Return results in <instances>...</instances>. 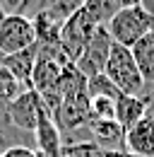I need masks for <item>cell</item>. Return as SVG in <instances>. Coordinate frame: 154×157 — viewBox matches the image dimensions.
Wrapping results in <instances>:
<instances>
[{
	"label": "cell",
	"mask_w": 154,
	"mask_h": 157,
	"mask_svg": "<svg viewBox=\"0 0 154 157\" xmlns=\"http://www.w3.org/2000/svg\"><path fill=\"white\" fill-rule=\"evenodd\" d=\"M106 29H108L113 44L133 48L140 39H145L147 34H154V12H149L145 5L118 10L116 17L106 24Z\"/></svg>",
	"instance_id": "cell-1"
},
{
	"label": "cell",
	"mask_w": 154,
	"mask_h": 157,
	"mask_svg": "<svg viewBox=\"0 0 154 157\" xmlns=\"http://www.w3.org/2000/svg\"><path fill=\"white\" fill-rule=\"evenodd\" d=\"M104 73H106L108 80L120 90V94L142 97V92H145V80L140 75V68H137V63H135V58H133V51H130L128 46L113 44Z\"/></svg>",
	"instance_id": "cell-2"
},
{
	"label": "cell",
	"mask_w": 154,
	"mask_h": 157,
	"mask_svg": "<svg viewBox=\"0 0 154 157\" xmlns=\"http://www.w3.org/2000/svg\"><path fill=\"white\" fill-rule=\"evenodd\" d=\"M36 46V27L34 20L27 15L7 12V17L0 24V51L2 56H12L19 51H27Z\"/></svg>",
	"instance_id": "cell-3"
},
{
	"label": "cell",
	"mask_w": 154,
	"mask_h": 157,
	"mask_svg": "<svg viewBox=\"0 0 154 157\" xmlns=\"http://www.w3.org/2000/svg\"><path fill=\"white\" fill-rule=\"evenodd\" d=\"M96 29H99V24L89 20V15L84 10H77L70 20H65L63 29H60V48L70 63H77V58L82 56V51L92 41Z\"/></svg>",
	"instance_id": "cell-4"
},
{
	"label": "cell",
	"mask_w": 154,
	"mask_h": 157,
	"mask_svg": "<svg viewBox=\"0 0 154 157\" xmlns=\"http://www.w3.org/2000/svg\"><path fill=\"white\" fill-rule=\"evenodd\" d=\"M111 48H113V39L108 34L106 27H99L94 32L92 41L87 44V48L82 51V56L77 58V70L84 75V78H94L99 73H104L106 63H108V56H111Z\"/></svg>",
	"instance_id": "cell-5"
},
{
	"label": "cell",
	"mask_w": 154,
	"mask_h": 157,
	"mask_svg": "<svg viewBox=\"0 0 154 157\" xmlns=\"http://www.w3.org/2000/svg\"><path fill=\"white\" fill-rule=\"evenodd\" d=\"M34 145H36V152L41 157H63L65 155V145H63V133L58 128L56 118L51 116V111L41 109L38 114V123L36 131H34Z\"/></svg>",
	"instance_id": "cell-6"
},
{
	"label": "cell",
	"mask_w": 154,
	"mask_h": 157,
	"mask_svg": "<svg viewBox=\"0 0 154 157\" xmlns=\"http://www.w3.org/2000/svg\"><path fill=\"white\" fill-rule=\"evenodd\" d=\"M41 109H43L41 94H38L36 90H27V92H22L15 101H10V118H12V123L17 126L19 131L34 136Z\"/></svg>",
	"instance_id": "cell-7"
},
{
	"label": "cell",
	"mask_w": 154,
	"mask_h": 157,
	"mask_svg": "<svg viewBox=\"0 0 154 157\" xmlns=\"http://www.w3.org/2000/svg\"><path fill=\"white\" fill-rule=\"evenodd\" d=\"M125 152L133 157H154V109L147 106V116L125 133Z\"/></svg>",
	"instance_id": "cell-8"
},
{
	"label": "cell",
	"mask_w": 154,
	"mask_h": 157,
	"mask_svg": "<svg viewBox=\"0 0 154 157\" xmlns=\"http://www.w3.org/2000/svg\"><path fill=\"white\" fill-rule=\"evenodd\" d=\"M89 138L99 147L116 150V152H125V128L116 118L89 121Z\"/></svg>",
	"instance_id": "cell-9"
},
{
	"label": "cell",
	"mask_w": 154,
	"mask_h": 157,
	"mask_svg": "<svg viewBox=\"0 0 154 157\" xmlns=\"http://www.w3.org/2000/svg\"><path fill=\"white\" fill-rule=\"evenodd\" d=\"M38 58V44L27 48V51H19V53H12V56H5L0 65H5L15 78L31 90V75H34V65H36Z\"/></svg>",
	"instance_id": "cell-10"
},
{
	"label": "cell",
	"mask_w": 154,
	"mask_h": 157,
	"mask_svg": "<svg viewBox=\"0 0 154 157\" xmlns=\"http://www.w3.org/2000/svg\"><path fill=\"white\" fill-rule=\"evenodd\" d=\"M147 116V101L142 97H130V94H120L116 99V121L125 128V133L133 128L137 121Z\"/></svg>",
	"instance_id": "cell-11"
},
{
	"label": "cell",
	"mask_w": 154,
	"mask_h": 157,
	"mask_svg": "<svg viewBox=\"0 0 154 157\" xmlns=\"http://www.w3.org/2000/svg\"><path fill=\"white\" fill-rule=\"evenodd\" d=\"M29 138H34V136L19 131L17 126L12 123V118H10V104L0 101V152H5L7 147H15V145H27Z\"/></svg>",
	"instance_id": "cell-12"
},
{
	"label": "cell",
	"mask_w": 154,
	"mask_h": 157,
	"mask_svg": "<svg viewBox=\"0 0 154 157\" xmlns=\"http://www.w3.org/2000/svg\"><path fill=\"white\" fill-rule=\"evenodd\" d=\"M130 51L145 85H154V34H147L145 39H140Z\"/></svg>",
	"instance_id": "cell-13"
},
{
	"label": "cell",
	"mask_w": 154,
	"mask_h": 157,
	"mask_svg": "<svg viewBox=\"0 0 154 157\" xmlns=\"http://www.w3.org/2000/svg\"><path fill=\"white\" fill-rule=\"evenodd\" d=\"M84 0H36V12H48L58 22H65L82 10Z\"/></svg>",
	"instance_id": "cell-14"
},
{
	"label": "cell",
	"mask_w": 154,
	"mask_h": 157,
	"mask_svg": "<svg viewBox=\"0 0 154 157\" xmlns=\"http://www.w3.org/2000/svg\"><path fill=\"white\" fill-rule=\"evenodd\" d=\"M82 10L89 15V20L94 22V24L106 27V24L116 17L118 5H116V0H84Z\"/></svg>",
	"instance_id": "cell-15"
},
{
	"label": "cell",
	"mask_w": 154,
	"mask_h": 157,
	"mask_svg": "<svg viewBox=\"0 0 154 157\" xmlns=\"http://www.w3.org/2000/svg\"><path fill=\"white\" fill-rule=\"evenodd\" d=\"M87 94H89V99H92V97L118 99V97H120V90H118L113 82L108 80L106 73H99V75H94V78L87 80Z\"/></svg>",
	"instance_id": "cell-16"
},
{
	"label": "cell",
	"mask_w": 154,
	"mask_h": 157,
	"mask_svg": "<svg viewBox=\"0 0 154 157\" xmlns=\"http://www.w3.org/2000/svg\"><path fill=\"white\" fill-rule=\"evenodd\" d=\"M22 92H27V87H24L5 65H0V101H7V104H10V101H15Z\"/></svg>",
	"instance_id": "cell-17"
},
{
	"label": "cell",
	"mask_w": 154,
	"mask_h": 157,
	"mask_svg": "<svg viewBox=\"0 0 154 157\" xmlns=\"http://www.w3.org/2000/svg\"><path fill=\"white\" fill-rule=\"evenodd\" d=\"M116 118V99L92 97L89 99V121H106Z\"/></svg>",
	"instance_id": "cell-18"
},
{
	"label": "cell",
	"mask_w": 154,
	"mask_h": 157,
	"mask_svg": "<svg viewBox=\"0 0 154 157\" xmlns=\"http://www.w3.org/2000/svg\"><path fill=\"white\" fill-rule=\"evenodd\" d=\"M0 157H41L36 150H31L29 145H15V147H7L5 152H0Z\"/></svg>",
	"instance_id": "cell-19"
},
{
	"label": "cell",
	"mask_w": 154,
	"mask_h": 157,
	"mask_svg": "<svg viewBox=\"0 0 154 157\" xmlns=\"http://www.w3.org/2000/svg\"><path fill=\"white\" fill-rule=\"evenodd\" d=\"M118 10H128V7H142L147 5V0H116Z\"/></svg>",
	"instance_id": "cell-20"
},
{
	"label": "cell",
	"mask_w": 154,
	"mask_h": 157,
	"mask_svg": "<svg viewBox=\"0 0 154 157\" xmlns=\"http://www.w3.org/2000/svg\"><path fill=\"white\" fill-rule=\"evenodd\" d=\"M31 2H36V0H19L17 7H15V12H17V15H24V12L31 7Z\"/></svg>",
	"instance_id": "cell-21"
},
{
	"label": "cell",
	"mask_w": 154,
	"mask_h": 157,
	"mask_svg": "<svg viewBox=\"0 0 154 157\" xmlns=\"http://www.w3.org/2000/svg\"><path fill=\"white\" fill-rule=\"evenodd\" d=\"M5 17H7V12H5V7H2V2H0V24H2Z\"/></svg>",
	"instance_id": "cell-22"
},
{
	"label": "cell",
	"mask_w": 154,
	"mask_h": 157,
	"mask_svg": "<svg viewBox=\"0 0 154 157\" xmlns=\"http://www.w3.org/2000/svg\"><path fill=\"white\" fill-rule=\"evenodd\" d=\"M145 7H147V10L152 12V0H147V5H145Z\"/></svg>",
	"instance_id": "cell-23"
},
{
	"label": "cell",
	"mask_w": 154,
	"mask_h": 157,
	"mask_svg": "<svg viewBox=\"0 0 154 157\" xmlns=\"http://www.w3.org/2000/svg\"><path fill=\"white\" fill-rule=\"evenodd\" d=\"M2 58H5V56H2V51H0V63H2Z\"/></svg>",
	"instance_id": "cell-24"
},
{
	"label": "cell",
	"mask_w": 154,
	"mask_h": 157,
	"mask_svg": "<svg viewBox=\"0 0 154 157\" xmlns=\"http://www.w3.org/2000/svg\"><path fill=\"white\" fill-rule=\"evenodd\" d=\"M152 12H154V0H152Z\"/></svg>",
	"instance_id": "cell-25"
},
{
	"label": "cell",
	"mask_w": 154,
	"mask_h": 157,
	"mask_svg": "<svg viewBox=\"0 0 154 157\" xmlns=\"http://www.w3.org/2000/svg\"><path fill=\"white\" fill-rule=\"evenodd\" d=\"M0 2H2V0H0Z\"/></svg>",
	"instance_id": "cell-26"
}]
</instances>
